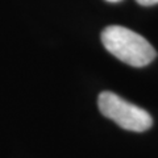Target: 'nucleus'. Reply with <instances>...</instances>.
Wrapping results in <instances>:
<instances>
[{"instance_id":"obj_1","label":"nucleus","mask_w":158,"mask_h":158,"mask_svg":"<svg viewBox=\"0 0 158 158\" xmlns=\"http://www.w3.org/2000/svg\"><path fill=\"white\" fill-rule=\"evenodd\" d=\"M102 42L112 56L133 67L149 65L157 56L148 40L124 27H107L102 32Z\"/></svg>"},{"instance_id":"obj_2","label":"nucleus","mask_w":158,"mask_h":158,"mask_svg":"<svg viewBox=\"0 0 158 158\" xmlns=\"http://www.w3.org/2000/svg\"><path fill=\"white\" fill-rule=\"evenodd\" d=\"M98 106L103 115L115 121L123 129L145 132L153 124L152 116L145 110L124 100L117 94L102 92L98 98Z\"/></svg>"},{"instance_id":"obj_3","label":"nucleus","mask_w":158,"mask_h":158,"mask_svg":"<svg viewBox=\"0 0 158 158\" xmlns=\"http://www.w3.org/2000/svg\"><path fill=\"white\" fill-rule=\"evenodd\" d=\"M136 2L144 7H150L154 6V4H158V0H136Z\"/></svg>"},{"instance_id":"obj_4","label":"nucleus","mask_w":158,"mask_h":158,"mask_svg":"<svg viewBox=\"0 0 158 158\" xmlns=\"http://www.w3.org/2000/svg\"><path fill=\"white\" fill-rule=\"evenodd\" d=\"M108 2H112V3H116V2H121V0H108Z\"/></svg>"}]
</instances>
